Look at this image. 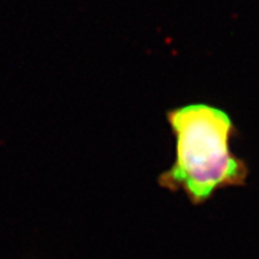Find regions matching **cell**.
Here are the masks:
<instances>
[{
  "instance_id": "6da1fadb",
  "label": "cell",
  "mask_w": 259,
  "mask_h": 259,
  "mask_svg": "<svg viewBox=\"0 0 259 259\" xmlns=\"http://www.w3.org/2000/svg\"><path fill=\"white\" fill-rule=\"evenodd\" d=\"M165 119L175 138V160L157 176L159 187L181 192L198 206L221 189L246 184L249 167L232 151L237 127L225 110L188 103L167 110Z\"/></svg>"
}]
</instances>
